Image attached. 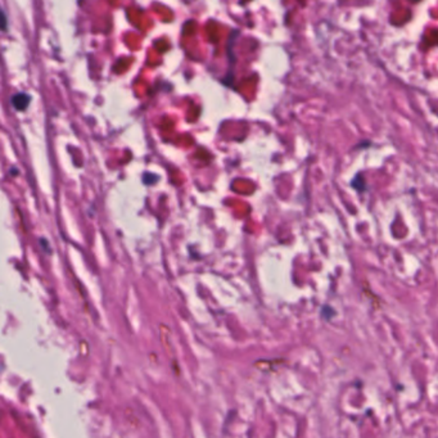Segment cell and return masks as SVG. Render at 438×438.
Listing matches in <instances>:
<instances>
[{
  "instance_id": "1",
  "label": "cell",
  "mask_w": 438,
  "mask_h": 438,
  "mask_svg": "<svg viewBox=\"0 0 438 438\" xmlns=\"http://www.w3.org/2000/svg\"><path fill=\"white\" fill-rule=\"evenodd\" d=\"M12 103L14 108L18 111H23L27 108L28 103H30V96L25 93H18L12 98Z\"/></svg>"
}]
</instances>
